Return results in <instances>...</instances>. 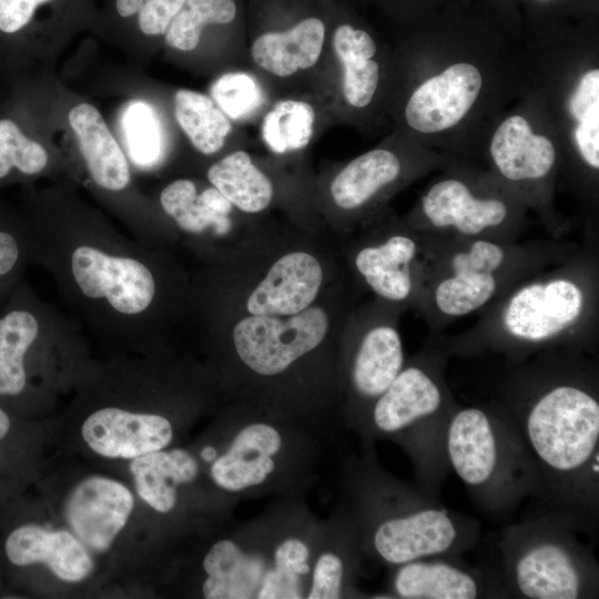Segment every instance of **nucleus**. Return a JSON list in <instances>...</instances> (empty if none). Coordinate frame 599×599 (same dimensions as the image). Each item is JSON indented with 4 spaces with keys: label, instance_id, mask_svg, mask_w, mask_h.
<instances>
[{
    "label": "nucleus",
    "instance_id": "43",
    "mask_svg": "<svg viewBox=\"0 0 599 599\" xmlns=\"http://www.w3.org/2000/svg\"><path fill=\"white\" fill-rule=\"evenodd\" d=\"M201 457L203 460L210 463L216 459V450L211 446H206L201 450Z\"/></svg>",
    "mask_w": 599,
    "mask_h": 599
},
{
    "label": "nucleus",
    "instance_id": "6",
    "mask_svg": "<svg viewBox=\"0 0 599 599\" xmlns=\"http://www.w3.org/2000/svg\"><path fill=\"white\" fill-rule=\"evenodd\" d=\"M73 280L89 298H105L124 315L144 312L155 295L151 271L136 258L114 256L90 245L78 246L71 255Z\"/></svg>",
    "mask_w": 599,
    "mask_h": 599
},
{
    "label": "nucleus",
    "instance_id": "34",
    "mask_svg": "<svg viewBox=\"0 0 599 599\" xmlns=\"http://www.w3.org/2000/svg\"><path fill=\"white\" fill-rule=\"evenodd\" d=\"M121 128L131 160L141 167L153 166L163 151L162 129L154 109L141 100L122 112Z\"/></svg>",
    "mask_w": 599,
    "mask_h": 599
},
{
    "label": "nucleus",
    "instance_id": "27",
    "mask_svg": "<svg viewBox=\"0 0 599 599\" xmlns=\"http://www.w3.org/2000/svg\"><path fill=\"white\" fill-rule=\"evenodd\" d=\"M161 205L185 232L201 233L212 226L223 234L230 229L229 214L232 203L214 186L197 193L190 180H176L161 193Z\"/></svg>",
    "mask_w": 599,
    "mask_h": 599
},
{
    "label": "nucleus",
    "instance_id": "31",
    "mask_svg": "<svg viewBox=\"0 0 599 599\" xmlns=\"http://www.w3.org/2000/svg\"><path fill=\"white\" fill-rule=\"evenodd\" d=\"M575 122L573 142L582 162L592 171L599 170V69L585 71L568 100Z\"/></svg>",
    "mask_w": 599,
    "mask_h": 599
},
{
    "label": "nucleus",
    "instance_id": "15",
    "mask_svg": "<svg viewBox=\"0 0 599 599\" xmlns=\"http://www.w3.org/2000/svg\"><path fill=\"white\" fill-rule=\"evenodd\" d=\"M278 432L266 424L243 428L227 451L215 459L211 475L223 489L238 491L262 484L273 471L272 457L281 448Z\"/></svg>",
    "mask_w": 599,
    "mask_h": 599
},
{
    "label": "nucleus",
    "instance_id": "25",
    "mask_svg": "<svg viewBox=\"0 0 599 599\" xmlns=\"http://www.w3.org/2000/svg\"><path fill=\"white\" fill-rule=\"evenodd\" d=\"M18 300L0 315V397H16L24 392L26 358L41 328L37 315Z\"/></svg>",
    "mask_w": 599,
    "mask_h": 599
},
{
    "label": "nucleus",
    "instance_id": "2",
    "mask_svg": "<svg viewBox=\"0 0 599 599\" xmlns=\"http://www.w3.org/2000/svg\"><path fill=\"white\" fill-rule=\"evenodd\" d=\"M596 311L593 260L568 255L522 278L489 304L469 335L504 345H550L592 328Z\"/></svg>",
    "mask_w": 599,
    "mask_h": 599
},
{
    "label": "nucleus",
    "instance_id": "24",
    "mask_svg": "<svg viewBox=\"0 0 599 599\" xmlns=\"http://www.w3.org/2000/svg\"><path fill=\"white\" fill-rule=\"evenodd\" d=\"M400 173L402 163L394 152L375 149L357 156L341 170L331 184V196L339 209L357 210L394 183Z\"/></svg>",
    "mask_w": 599,
    "mask_h": 599
},
{
    "label": "nucleus",
    "instance_id": "28",
    "mask_svg": "<svg viewBox=\"0 0 599 599\" xmlns=\"http://www.w3.org/2000/svg\"><path fill=\"white\" fill-rule=\"evenodd\" d=\"M207 179L232 205L243 212L263 211L273 196L271 181L244 151L231 153L214 163L207 171Z\"/></svg>",
    "mask_w": 599,
    "mask_h": 599
},
{
    "label": "nucleus",
    "instance_id": "10",
    "mask_svg": "<svg viewBox=\"0 0 599 599\" xmlns=\"http://www.w3.org/2000/svg\"><path fill=\"white\" fill-rule=\"evenodd\" d=\"M82 437L97 454L133 459L164 448L172 439L171 423L154 414L106 407L91 414L82 425Z\"/></svg>",
    "mask_w": 599,
    "mask_h": 599
},
{
    "label": "nucleus",
    "instance_id": "22",
    "mask_svg": "<svg viewBox=\"0 0 599 599\" xmlns=\"http://www.w3.org/2000/svg\"><path fill=\"white\" fill-rule=\"evenodd\" d=\"M203 568L207 573L203 583L207 599L251 598L264 577L262 558L244 554L231 540L214 544L204 557Z\"/></svg>",
    "mask_w": 599,
    "mask_h": 599
},
{
    "label": "nucleus",
    "instance_id": "5",
    "mask_svg": "<svg viewBox=\"0 0 599 599\" xmlns=\"http://www.w3.org/2000/svg\"><path fill=\"white\" fill-rule=\"evenodd\" d=\"M328 331V316L318 306L283 319L251 315L234 327L233 341L242 362L260 375L284 372L297 358L317 347Z\"/></svg>",
    "mask_w": 599,
    "mask_h": 599
},
{
    "label": "nucleus",
    "instance_id": "42",
    "mask_svg": "<svg viewBox=\"0 0 599 599\" xmlns=\"http://www.w3.org/2000/svg\"><path fill=\"white\" fill-rule=\"evenodd\" d=\"M11 427L8 414L0 407V440L6 437Z\"/></svg>",
    "mask_w": 599,
    "mask_h": 599
},
{
    "label": "nucleus",
    "instance_id": "26",
    "mask_svg": "<svg viewBox=\"0 0 599 599\" xmlns=\"http://www.w3.org/2000/svg\"><path fill=\"white\" fill-rule=\"evenodd\" d=\"M403 364V345L397 329L390 325L373 326L357 348L353 384L363 396L377 397L399 374Z\"/></svg>",
    "mask_w": 599,
    "mask_h": 599
},
{
    "label": "nucleus",
    "instance_id": "20",
    "mask_svg": "<svg viewBox=\"0 0 599 599\" xmlns=\"http://www.w3.org/2000/svg\"><path fill=\"white\" fill-rule=\"evenodd\" d=\"M516 582L532 599H575L580 589L575 564L555 544H540L526 551L516 565Z\"/></svg>",
    "mask_w": 599,
    "mask_h": 599
},
{
    "label": "nucleus",
    "instance_id": "29",
    "mask_svg": "<svg viewBox=\"0 0 599 599\" xmlns=\"http://www.w3.org/2000/svg\"><path fill=\"white\" fill-rule=\"evenodd\" d=\"M395 588L408 599H473L478 595L470 575L443 562L409 561L398 570Z\"/></svg>",
    "mask_w": 599,
    "mask_h": 599
},
{
    "label": "nucleus",
    "instance_id": "8",
    "mask_svg": "<svg viewBox=\"0 0 599 599\" xmlns=\"http://www.w3.org/2000/svg\"><path fill=\"white\" fill-rule=\"evenodd\" d=\"M133 506V496L124 485L94 476L70 493L65 519L82 544L104 551L125 526Z\"/></svg>",
    "mask_w": 599,
    "mask_h": 599
},
{
    "label": "nucleus",
    "instance_id": "7",
    "mask_svg": "<svg viewBox=\"0 0 599 599\" xmlns=\"http://www.w3.org/2000/svg\"><path fill=\"white\" fill-rule=\"evenodd\" d=\"M481 88L483 75L475 64L453 63L414 90L405 106L406 122L423 134L454 128L468 114Z\"/></svg>",
    "mask_w": 599,
    "mask_h": 599
},
{
    "label": "nucleus",
    "instance_id": "30",
    "mask_svg": "<svg viewBox=\"0 0 599 599\" xmlns=\"http://www.w3.org/2000/svg\"><path fill=\"white\" fill-rule=\"evenodd\" d=\"M174 114L193 146L203 154L217 152L231 132V122L212 98L187 89L174 95Z\"/></svg>",
    "mask_w": 599,
    "mask_h": 599
},
{
    "label": "nucleus",
    "instance_id": "33",
    "mask_svg": "<svg viewBox=\"0 0 599 599\" xmlns=\"http://www.w3.org/2000/svg\"><path fill=\"white\" fill-rule=\"evenodd\" d=\"M315 111L304 101L283 100L264 116L262 136L275 153L305 148L313 135Z\"/></svg>",
    "mask_w": 599,
    "mask_h": 599
},
{
    "label": "nucleus",
    "instance_id": "16",
    "mask_svg": "<svg viewBox=\"0 0 599 599\" xmlns=\"http://www.w3.org/2000/svg\"><path fill=\"white\" fill-rule=\"evenodd\" d=\"M325 32L322 18L303 17L286 30L260 34L252 43L251 54L254 62L267 72L288 77L316 63Z\"/></svg>",
    "mask_w": 599,
    "mask_h": 599
},
{
    "label": "nucleus",
    "instance_id": "3",
    "mask_svg": "<svg viewBox=\"0 0 599 599\" xmlns=\"http://www.w3.org/2000/svg\"><path fill=\"white\" fill-rule=\"evenodd\" d=\"M526 428L530 445L547 466L558 471L579 469L598 446V400L581 386L555 385L535 400Z\"/></svg>",
    "mask_w": 599,
    "mask_h": 599
},
{
    "label": "nucleus",
    "instance_id": "17",
    "mask_svg": "<svg viewBox=\"0 0 599 599\" xmlns=\"http://www.w3.org/2000/svg\"><path fill=\"white\" fill-rule=\"evenodd\" d=\"M450 463L470 486L489 480L497 465V441L491 423L479 408H465L453 418L447 435Z\"/></svg>",
    "mask_w": 599,
    "mask_h": 599
},
{
    "label": "nucleus",
    "instance_id": "38",
    "mask_svg": "<svg viewBox=\"0 0 599 599\" xmlns=\"http://www.w3.org/2000/svg\"><path fill=\"white\" fill-rule=\"evenodd\" d=\"M60 0H0V31L16 33L28 27L39 9Z\"/></svg>",
    "mask_w": 599,
    "mask_h": 599
},
{
    "label": "nucleus",
    "instance_id": "23",
    "mask_svg": "<svg viewBox=\"0 0 599 599\" xmlns=\"http://www.w3.org/2000/svg\"><path fill=\"white\" fill-rule=\"evenodd\" d=\"M332 44L343 68L342 88L346 101L352 106L365 108L372 102L379 81V65L373 59L377 50L375 41L365 30L342 23L333 32Z\"/></svg>",
    "mask_w": 599,
    "mask_h": 599
},
{
    "label": "nucleus",
    "instance_id": "41",
    "mask_svg": "<svg viewBox=\"0 0 599 599\" xmlns=\"http://www.w3.org/2000/svg\"><path fill=\"white\" fill-rule=\"evenodd\" d=\"M300 578H294L276 569L264 575L257 592L260 599L301 598Z\"/></svg>",
    "mask_w": 599,
    "mask_h": 599
},
{
    "label": "nucleus",
    "instance_id": "36",
    "mask_svg": "<svg viewBox=\"0 0 599 599\" xmlns=\"http://www.w3.org/2000/svg\"><path fill=\"white\" fill-rule=\"evenodd\" d=\"M48 163L44 148L28 139L11 120H0V180L12 169L32 175L41 172Z\"/></svg>",
    "mask_w": 599,
    "mask_h": 599
},
{
    "label": "nucleus",
    "instance_id": "4",
    "mask_svg": "<svg viewBox=\"0 0 599 599\" xmlns=\"http://www.w3.org/2000/svg\"><path fill=\"white\" fill-rule=\"evenodd\" d=\"M520 213L497 194L478 192L463 179L448 176L433 183L422 196L417 232L460 238L515 242Z\"/></svg>",
    "mask_w": 599,
    "mask_h": 599
},
{
    "label": "nucleus",
    "instance_id": "12",
    "mask_svg": "<svg viewBox=\"0 0 599 599\" xmlns=\"http://www.w3.org/2000/svg\"><path fill=\"white\" fill-rule=\"evenodd\" d=\"M489 154L498 174L519 185L540 184L557 162V150L546 135L535 133L526 118L514 114L495 130Z\"/></svg>",
    "mask_w": 599,
    "mask_h": 599
},
{
    "label": "nucleus",
    "instance_id": "37",
    "mask_svg": "<svg viewBox=\"0 0 599 599\" xmlns=\"http://www.w3.org/2000/svg\"><path fill=\"white\" fill-rule=\"evenodd\" d=\"M343 578L342 560L334 554H324L315 565L309 599L339 598Z\"/></svg>",
    "mask_w": 599,
    "mask_h": 599
},
{
    "label": "nucleus",
    "instance_id": "18",
    "mask_svg": "<svg viewBox=\"0 0 599 599\" xmlns=\"http://www.w3.org/2000/svg\"><path fill=\"white\" fill-rule=\"evenodd\" d=\"M69 123L93 181L109 191L123 190L130 182L129 164L100 112L80 103L70 111Z\"/></svg>",
    "mask_w": 599,
    "mask_h": 599
},
{
    "label": "nucleus",
    "instance_id": "40",
    "mask_svg": "<svg viewBox=\"0 0 599 599\" xmlns=\"http://www.w3.org/2000/svg\"><path fill=\"white\" fill-rule=\"evenodd\" d=\"M22 252V235L11 227L0 225V287H4L18 270Z\"/></svg>",
    "mask_w": 599,
    "mask_h": 599
},
{
    "label": "nucleus",
    "instance_id": "11",
    "mask_svg": "<svg viewBox=\"0 0 599 599\" xmlns=\"http://www.w3.org/2000/svg\"><path fill=\"white\" fill-rule=\"evenodd\" d=\"M322 281V266L313 255L305 252L285 254L250 294L247 312L251 315H295L309 307Z\"/></svg>",
    "mask_w": 599,
    "mask_h": 599
},
{
    "label": "nucleus",
    "instance_id": "19",
    "mask_svg": "<svg viewBox=\"0 0 599 599\" xmlns=\"http://www.w3.org/2000/svg\"><path fill=\"white\" fill-rule=\"evenodd\" d=\"M443 402L441 390L426 369H402L374 408V420L384 432H396L434 414Z\"/></svg>",
    "mask_w": 599,
    "mask_h": 599
},
{
    "label": "nucleus",
    "instance_id": "21",
    "mask_svg": "<svg viewBox=\"0 0 599 599\" xmlns=\"http://www.w3.org/2000/svg\"><path fill=\"white\" fill-rule=\"evenodd\" d=\"M197 469L196 460L183 449L151 451L133 458L130 464L139 496L163 514L175 506V486L192 481Z\"/></svg>",
    "mask_w": 599,
    "mask_h": 599
},
{
    "label": "nucleus",
    "instance_id": "1",
    "mask_svg": "<svg viewBox=\"0 0 599 599\" xmlns=\"http://www.w3.org/2000/svg\"><path fill=\"white\" fill-rule=\"evenodd\" d=\"M420 234L419 307L432 328L486 308L522 278L569 255L552 244Z\"/></svg>",
    "mask_w": 599,
    "mask_h": 599
},
{
    "label": "nucleus",
    "instance_id": "39",
    "mask_svg": "<svg viewBox=\"0 0 599 599\" xmlns=\"http://www.w3.org/2000/svg\"><path fill=\"white\" fill-rule=\"evenodd\" d=\"M307 546L297 539H287L275 551V569L300 578L309 571Z\"/></svg>",
    "mask_w": 599,
    "mask_h": 599
},
{
    "label": "nucleus",
    "instance_id": "9",
    "mask_svg": "<svg viewBox=\"0 0 599 599\" xmlns=\"http://www.w3.org/2000/svg\"><path fill=\"white\" fill-rule=\"evenodd\" d=\"M355 267L379 297L390 302L414 298L419 304L423 287V235L397 233L376 245L363 247Z\"/></svg>",
    "mask_w": 599,
    "mask_h": 599
},
{
    "label": "nucleus",
    "instance_id": "35",
    "mask_svg": "<svg viewBox=\"0 0 599 599\" xmlns=\"http://www.w3.org/2000/svg\"><path fill=\"white\" fill-rule=\"evenodd\" d=\"M211 97L221 111L232 120H243L263 103L264 93L256 80L244 72H229L211 87Z\"/></svg>",
    "mask_w": 599,
    "mask_h": 599
},
{
    "label": "nucleus",
    "instance_id": "32",
    "mask_svg": "<svg viewBox=\"0 0 599 599\" xmlns=\"http://www.w3.org/2000/svg\"><path fill=\"white\" fill-rule=\"evenodd\" d=\"M238 14L236 0H186L164 33L166 44L180 51L195 49L207 27L233 23Z\"/></svg>",
    "mask_w": 599,
    "mask_h": 599
},
{
    "label": "nucleus",
    "instance_id": "14",
    "mask_svg": "<svg viewBox=\"0 0 599 599\" xmlns=\"http://www.w3.org/2000/svg\"><path fill=\"white\" fill-rule=\"evenodd\" d=\"M455 538L456 529L446 511L424 509L382 524L374 544L386 561L406 564L446 551Z\"/></svg>",
    "mask_w": 599,
    "mask_h": 599
},
{
    "label": "nucleus",
    "instance_id": "13",
    "mask_svg": "<svg viewBox=\"0 0 599 599\" xmlns=\"http://www.w3.org/2000/svg\"><path fill=\"white\" fill-rule=\"evenodd\" d=\"M8 559L16 566L45 564L61 580L79 582L93 569L92 559L73 535L50 531L37 525L16 528L4 545Z\"/></svg>",
    "mask_w": 599,
    "mask_h": 599
}]
</instances>
